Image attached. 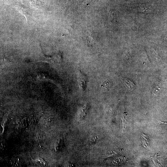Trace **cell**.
<instances>
[{
    "label": "cell",
    "instance_id": "6da1fadb",
    "mask_svg": "<svg viewBox=\"0 0 167 167\" xmlns=\"http://www.w3.org/2000/svg\"><path fill=\"white\" fill-rule=\"evenodd\" d=\"M121 80L125 86L128 89L133 90L136 86L133 82L127 78L123 77Z\"/></svg>",
    "mask_w": 167,
    "mask_h": 167
},
{
    "label": "cell",
    "instance_id": "7a4b0ae2",
    "mask_svg": "<svg viewBox=\"0 0 167 167\" xmlns=\"http://www.w3.org/2000/svg\"><path fill=\"white\" fill-rule=\"evenodd\" d=\"M121 120L122 121L123 123V127H122V132H123V131L126 128V126L127 125V122L124 119V118H121Z\"/></svg>",
    "mask_w": 167,
    "mask_h": 167
},
{
    "label": "cell",
    "instance_id": "3957f363",
    "mask_svg": "<svg viewBox=\"0 0 167 167\" xmlns=\"http://www.w3.org/2000/svg\"><path fill=\"white\" fill-rule=\"evenodd\" d=\"M5 147V144L4 142L3 141H0V149L2 150L4 149Z\"/></svg>",
    "mask_w": 167,
    "mask_h": 167
},
{
    "label": "cell",
    "instance_id": "277c9868",
    "mask_svg": "<svg viewBox=\"0 0 167 167\" xmlns=\"http://www.w3.org/2000/svg\"><path fill=\"white\" fill-rule=\"evenodd\" d=\"M109 85V83L108 81H106L103 83V85L102 87L107 88Z\"/></svg>",
    "mask_w": 167,
    "mask_h": 167
}]
</instances>
